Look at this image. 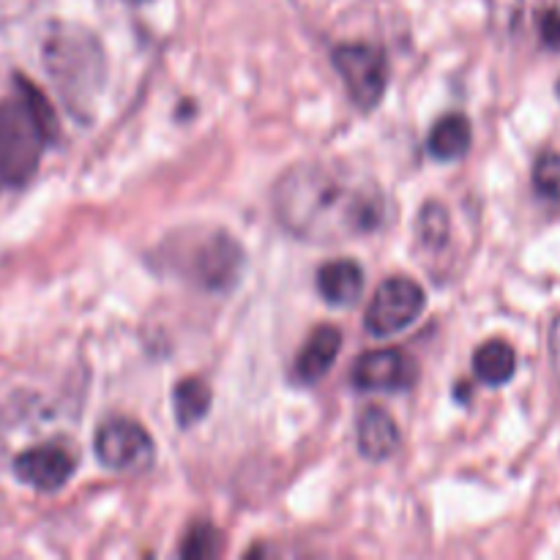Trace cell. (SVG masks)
I'll return each instance as SVG.
<instances>
[{
  "label": "cell",
  "mask_w": 560,
  "mask_h": 560,
  "mask_svg": "<svg viewBox=\"0 0 560 560\" xmlns=\"http://www.w3.org/2000/svg\"><path fill=\"white\" fill-rule=\"evenodd\" d=\"M273 213L293 238L337 244L375 233L386 222V197L375 180L345 164L304 162L277 180Z\"/></svg>",
  "instance_id": "obj_1"
},
{
  "label": "cell",
  "mask_w": 560,
  "mask_h": 560,
  "mask_svg": "<svg viewBox=\"0 0 560 560\" xmlns=\"http://www.w3.org/2000/svg\"><path fill=\"white\" fill-rule=\"evenodd\" d=\"M58 140V118L42 91L16 74V93L0 102V180L22 189L36 175L42 153Z\"/></svg>",
  "instance_id": "obj_2"
},
{
  "label": "cell",
  "mask_w": 560,
  "mask_h": 560,
  "mask_svg": "<svg viewBox=\"0 0 560 560\" xmlns=\"http://www.w3.org/2000/svg\"><path fill=\"white\" fill-rule=\"evenodd\" d=\"M44 66L71 113L85 118L107 77L98 38L80 25H55L44 42Z\"/></svg>",
  "instance_id": "obj_3"
},
{
  "label": "cell",
  "mask_w": 560,
  "mask_h": 560,
  "mask_svg": "<svg viewBox=\"0 0 560 560\" xmlns=\"http://www.w3.org/2000/svg\"><path fill=\"white\" fill-rule=\"evenodd\" d=\"M331 60L355 107L375 109L388 88L386 52L375 44H339L334 47Z\"/></svg>",
  "instance_id": "obj_4"
},
{
  "label": "cell",
  "mask_w": 560,
  "mask_h": 560,
  "mask_svg": "<svg viewBox=\"0 0 560 560\" xmlns=\"http://www.w3.org/2000/svg\"><path fill=\"white\" fill-rule=\"evenodd\" d=\"M98 463L115 474H145L153 465V441L142 424L131 419H109L96 430Z\"/></svg>",
  "instance_id": "obj_5"
},
{
  "label": "cell",
  "mask_w": 560,
  "mask_h": 560,
  "mask_svg": "<svg viewBox=\"0 0 560 560\" xmlns=\"http://www.w3.org/2000/svg\"><path fill=\"white\" fill-rule=\"evenodd\" d=\"M427 306V293L408 277H392L375 290L366 310V328L375 337H392L419 320Z\"/></svg>",
  "instance_id": "obj_6"
},
{
  "label": "cell",
  "mask_w": 560,
  "mask_h": 560,
  "mask_svg": "<svg viewBox=\"0 0 560 560\" xmlns=\"http://www.w3.org/2000/svg\"><path fill=\"white\" fill-rule=\"evenodd\" d=\"M241 266H244V255H241L238 241L230 238L224 230L206 235L197 241L191 249V257L186 260L184 268L200 288L206 290H228L238 279Z\"/></svg>",
  "instance_id": "obj_7"
},
{
  "label": "cell",
  "mask_w": 560,
  "mask_h": 560,
  "mask_svg": "<svg viewBox=\"0 0 560 560\" xmlns=\"http://www.w3.org/2000/svg\"><path fill=\"white\" fill-rule=\"evenodd\" d=\"M350 381L359 392H408L419 381V366L405 350H370L355 359Z\"/></svg>",
  "instance_id": "obj_8"
},
{
  "label": "cell",
  "mask_w": 560,
  "mask_h": 560,
  "mask_svg": "<svg viewBox=\"0 0 560 560\" xmlns=\"http://www.w3.org/2000/svg\"><path fill=\"white\" fill-rule=\"evenodd\" d=\"M77 470V454L66 443H42L14 459V476L38 492H58Z\"/></svg>",
  "instance_id": "obj_9"
},
{
  "label": "cell",
  "mask_w": 560,
  "mask_h": 560,
  "mask_svg": "<svg viewBox=\"0 0 560 560\" xmlns=\"http://www.w3.org/2000/svg\"><path fill=\"white\" fill-rule=\"evenodd\" d=\"M339 350H342V331L334 326H320L310 334L304 348L295 355V381L304 386H315L323 377L331 372L334 361H337Z\"/></svg>",
  "instance_id": "obj_10"
},
{
  "label": "cell",
  "mask_w": 560,
  "mask_h": 560,
  "mask_svg": "<svg viewBox=\"0 0 560 560\" xmlns=\"http://www.w3.org/2000/svg\"><path fill=\"white\" fill-rule=\"evenodd\" d=\"M402 443L397 430V421L386 413L377 405H370V408L361 413L359 419V452L361 457L372 459V463H383V459L394 457Z\"/></svg>",
  "instance_id": "obj_11"
},
{
  "label": "cell",
  "mask_w": 560,
  "mask_h": 560,
  "mask_svg": "<svg viewBox=\"0 0 560 560\" xmlns=\"http://www.w3.org/2000/svg\"><path fill=\"white\" fill-rule=\"evenodd\" d=\"M317 290L331 306H350L364 293V271L355 260H334L317 271Z\"/></svg>",
  "instance_id": "obj_12"
},
{
  "label": "cell",
  "mask_w": 560,
  "mask_h": 560,
  "mask_svg": "<svg viewBox=\"0 0 560 560\" xmlns=\"http://www.w3.org/2000/svg\"><path fill=\"white\" fill-rule=\"evenodd\" d=\"M470 142H474V129H470V120L465 115L452 113L443 115L430 131V153L438 162H454V159H463L468 153Z\"/></svg>",
  "instance_id": "obj_13"
},
{
  "label": "cell",
  "mask_w": 560,
  "mask_h": 560,
  "mask_svg": "<svg viewBox=\"0 0 560 560\" xmlns=\"http://www.w3.org/2000/svg\"><path fill=\"white\" fill-rule=\"evenodd\" d=\"M474 372L487 386H503L517 372V353L503 339H490L474 353Z\"/></svg>",
  "instance_id": "obj_14"
},
{
  "label": "cell",
  "mask_w": 560,
  "mask_h": 560,
  "mask_svg": "<svg viewBox=\"0 0 560 560\" xmlns=\"http://www.w3.org/2000/svg\"><path fill=\"white\" fill-rule=\"evenodd\" d=\"M211 402H213L211 386H208L202 377H184L173 392L175 419H178V424L184 427V430L206 419L208 410H211Z\"/></svg>",
  "instance_id": "obj_15"
},
{
  "label": "cell",
  "mask_w": 560,
  "mask_h": 560,
  "mask_svg": "<svg viewBox=\"0 0 560 560\" xmlns=\"http://www.w3.org/2000/svg\"><path fill=\"white\" fill-rule=\"evenodd\" d=\"M448 211L441 202H427L419 213V222H416V238L424 249H441L448 241Z\"/></svg>",
  "instance_id": "obj_16"
},
{
  "label": "cell",
  "mask_w": 560,
  "mask_h": 560,
  "mask_svg": "<svg viewBox=\"0 0 560 560\" xmlns=\"http://www.w3.org/2000/svg\"><path fill=\"white\" fill-rule=\"evenodd\" d=\"M219 552H222V534L208 523H197L180 541V558L186 560L217 558Z\"/></svg>",
  "instance_id": "obj_17"
},
{
  "label": "cell",
  "mask_w": 560,
  "mask_h": 560,
  "mask_svg": "<svg viewBox=\"0 0 560 560\" xmlns=\"http://www.w3.org/2000/svg\"><path fill=\"white\" fill-rule=\"evenodd\" d=\"M534 186L539 197L560 202V153L545 151L534 164Z\"/></svg>",
  "instance_id": "obj_18"
},
{
  "label": "cell",
  "mask_w": 560,
  "mask_h": 560,
  "mask_svg": "<svg viewBox=\"0 0 560 560\" xmlns=\"http://www.w3.org/2000/svg\"><path fill=\"white\" fill-rule=\"evenodd\" d=\"M539 33H541V42H545V47L560 49V11L558 9L541 11Z\"/></svg>",
  "instance_id": "obj_19"
},
{
  "label": "cell",
  "mask_w": 560,
  "mask_h": 560,
  "mask_svg": "<svg viewBox=\"0 0 560 560\" xmlns=\"http://www.w3.org/2000/svg\"><path fill=\"white\" fill-rule=\"evenodd\" d=\"M550 353H552V364H556L558 375H560V317L556 320L550 331Z\"/></svg>",
  "instance_id": "obj_20"
},
{
  "label": "cell",
  "mask_w": 560,
  "mask_h": 560,
  "mask_svg": "<svg viewBox=\"0 0 560 560\" xmlns=\"http://www.w3.org/2000/svg\"><path fill=\"white\" fill-rule=\"evenodd\" d=\"M129 3H145V0H129Z\"/></svg>",
  "instance_id": "obj_21"
},
{
  "label": "cell",
  "mask_w": 560,
  "mask_h": 560,
  "mask_svg": "<svg viewBox=\"0 0 560 560\" xmlns=\"http://www.w3.org/2000/svg\"><path fill=\"white\" fill-rule=\"evenodd\" d=\"M0 186H3V180H0Z\"/></svg>",
  "instance_id": "obj_22"
},
{
  "label": "cell",
  "mask_w": 560,
  "mask_h": 560,
  "mask_svg": "<svg viewBox=\"0 0 560 560\" xmlns=\"http://www.w3.org/2000/svg\"><path fill=\"white\" fill-rule=\"evenodd\" d=\"M558 93H560V85H558Z\"/></svg>",
  "instance_id": "obj_23"
}]
</instances>
